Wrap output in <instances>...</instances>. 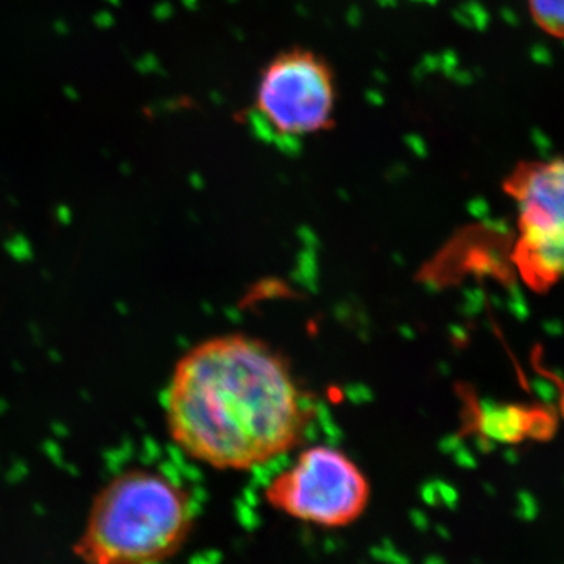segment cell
Wrapping results in <instances>:
<instances>
[{"mask_svg":"<svg viewBox=\"0 0 564 564\" xmlns=\"http://www.w3.org/2000/svg\"><path fill=\"white\" fill-rule=\"evenodd\" d=\"M530 9L541 28L564 39V0H530Z\"/></svg>","mask_w":564,"mask_h":564,"instance_id":"obj_6","label":"cell"},{"mask_svg":"<svg viewBox=\"0 0 564 564\" xmlns=\"http://www.w3.org/2000/svg\"><path fill=\"white\" fill-rule=\"evenodd\" d=\"M336 110V74L317 52L293 47L263 66L254 111L278 139H310L328 132Z\"/></svg>","mask_w":564,"mask_h":564,"instance_id":"obj_5","label":"cell"},{"mask_svg":"<svg viewBox=\"0 0 564 564\" xmlns=\"http://www.w3.org/2000/svg\"><path fill=\"white\" fill-rule=\"evenodd\" d=\"M518 210L513 261L538 293L564 281V158L519 163L503 182Z\"/></svg>","mask_w":564,"mask_h":564,"instance_id":"obj_4","label":"cell"},{"mask_svg":"<svg viewBox=\"0 0 564 564\" xmlns=\"http://www.w3.org/2000/svg\"><path fill=\"white\" fill-rule=\"evenodd\" d=\"M163 413L173 443L195 462L251 470L295 451L314 410L280 352L236 333L203 340L180 358Z\"/></svg>","mask_w":564,"mask_h":564,"instance_id":"obj_1","label":"cell"},{"mask_svg":"<svg viewBox=\"0 0 564 564\" xmlns=\"http://www.w3.org/2000/svg\"><path fill=\"white\" fill-rule=\"evenodd\" d=\"M278 513L321 529H345L369 508L372 486L361 467L332 445L304 448L263 489Z\"/></svg>","mask_w":564,"mask_h":564,"instance_id":"obj_3","label":"cell"},{"mask_svg":"<svg viewBox=\"0 0 564 564\" xmlns=\"http://www.w3.org/2000/svg\"><path fill=\"white\" fill-rule=\"evenodd\" d=\"M192 494L161 470L132 467L99 489L74 545L84 564H163L195 529Z\"/></svg>","mask_w":564,"mask_h":564,"instance_id":"obj_2","label":"cell"}]
</instances>
